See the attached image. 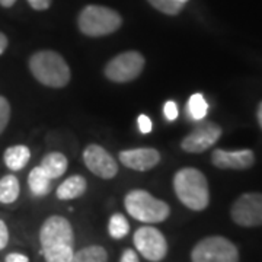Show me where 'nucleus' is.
I'll list each match as a JSON object with an SVG mask.
<instances>
[{
  "label": "nucleus",
  "instance_id": "20e7f679",
  "mask_svg": "<svg viewBox=\"0 0 262 262\" xmlns=\"http://www.w3.org/2000/svg\"><path fill=\"white\" fill-rule=\"evenodd\" d=\"M124 206L133 219L144 223H160L165 222L170 214V208L166 203L143 189L130 191L125 195Z\"/></svg>",
  "mask_w": 262,
  "mask_h": 262
},
{
  "label": "nucleus",
  "instance_id": "1a4fd4ad",
  "mask_svg": "<svg viewBox=\"0 0 262 262\" xmlns=\"http://www.w3.org/2000/svg\"><path fill=\"white\" fill-rule=\"evenodd\" d=\"M134 245L147 261H162L168 252L166 239L151 226H143L134 233Z\"/></svg>",
  "mask_w": 262,
  "mask_h": 262
},
{
  "label": "nucleus",
  "instance_id": "ddd939ff",
  "mask_svg": "<svg viewBox=\"0 0 262 262\" xmlns=\"http://www.w3.org/2000/svg\"><path fill=\"white\" fill-rule=\"evenodd\" d=\"M120 162L124 166L139 170V172H146L153 169L160 162V155L156 149H131L124 150L120 153Z\"/></svg>",
  "mask_w": 262,
  "mask_h": 262
},
{
  "label": "nucleus",
  "instance_id": "9b49d317",
  "mask_svg": "<svg viewBox=\"0 0 262 262\" xmlns=\"http://www.w3.org/2000/svg\"><path fill=\"white\" fill-rule=\"evenodd\" d=\"M83 160L88 169L99 178L113 179L118 172V165L115 159L98 144H91L84 149Z\"/></svg>",
  "mask_w": 262,
  "mask_h": 262
},
{
  "label": "nucleus",
  "instance_id": "a878e982",
  "mask_svg": "<svg viewBox=\"0 0 262 262\" xmlns=\"http://www.w3.org/2000/svg\"><path fill=\"white\" fill-rule=\"evenodd\" d=\"M137 124H139V128L143 134H147L151 131V121L147 115H139L137 118Z\"/></svg>",
  "mask_w": 262,
  "mask_h": 262
},
{
  "label": "nucleus",
  "instance_id": "b1692460",
  "mask_svg": "<svg viewBox=\"0 0 262 262\" xmlns=\"http://www.w3.org/2000/svg\"><path fill=\"white\" fill-rule=\"evenodd\" d=\"M163 113H165V117L168 118L169 121L177 120L178 118V105L173 102V101H169V102L165 103Z\"/></svg>",
  "mask_w": 262,
  "mask_h": 262
},
{
  "label": "nucleus",
  "instance_id": "7c9ffc66",
  "mask_svg": "<svg viewBox=\"0 0 262 262\" xmlns=\"http://www.w3.org/2000/svg\"><path fill=\"white\" fill-rule=\"evenodd\" d=\"M15 2H16V0H0V5H2L3 8H10V6L15 5Z\"/></svg>",
  "mask_w": 262,
  "mask_h": 262
},
{
  "label": "nucleus",
  "instance_id": "cd10ccee",
  "mask_svg": "<svg viewBox=\"0 0 262 262\" xmlns=\"http://www.w3.org/2000/svg\"><path fill=\"white\" fill-rule=\"evenodd\" d=\"M139 261V256H137V253L134 252V251H131V249H127V251H124L121 256V262H137Z\"/></svg>",
  "mask_w": 262,
  "mask_h": 262
},
{
  "label": "nucleus",
  "instance_id": "39448f33",
  "mask_svg": "<svg viewBox=\"0 0 262 262\" xmlns=\"http://www.w3.org/2000/svg\"><path fill=\"white\" fill-rule=\"evenodd\" d=\"M122 19L115 10L91 5L86 6L79 15V29L88 37L110 35L121 27Z\"/></svg>",
  "mask_w": 262,
  "mask_h": 262
},
{
  "label": "nucleus",
  "instance_id": "f03ea898",
  "mask_svg": "<svg viewBox=\"0 0 262 262\" xmlns=\"http://www.w3.org/2000/svg\"><path fill=\"white\" fill-rule=\"evenodd\" d=\"M173 188L179 201L189 210L201 211L210 203L208 182L203 172L195 168H184L175 173Z\"/></svg>",
  "mask_w": 262,
  "mask_h": 262
},
{
  "label": "nucleus",
  "instance_id": "9d476101",
  "mask_svg": "<svg viewBox=\"0 0 262 262\" xmlns=\"http://www.w3.org/2000/svg\"><path fill=\"white\" fill-rule=\"evenodd\" d=\"M222 127L211 121H203L188 134L181 143V147L188 153H203L213 147L222 136Z\"/></svg>",
  "mask_w": 262,
  "mask_h": 262
},
{
  "label": "nucleus",
  "instance_id": "a211bd4d",
  "mask_svg": "<svg viewBox=\"0 0 262 262\" xmlns=\"http://www.w3.org/2000/svg\"><path fill=\"white\" fill-rule=\"evenodd\" d=\"M19 181L15 175H6L0 179V203L10 204L19 196Z\"/></svg>",
  "mask_w": 262,
  "mask_h": 262
},
{
  "label": "nucleus",
  "instance_id": "423d86ee",
  "mask_svg": "<svg viewBox=\"0 0 262 262\" xmlns=\"http://www.w3.org/2000/svg\"><path fill=\"white\" fill-rule=\"evenodd\" d=\"M194 262H236L239 252L236 245L222 236H210L200 241L191 252Z\"/></svg>",
  "mask_w": 262,
  "mask_h": 262
},
{
  "label": "nucleus",
  "instance_id": "f3484780",
  "mask_svg": "<svg viewBox=\"0 0 262 262\" xmlns=\"http://www.w3.org/2000/svg\"><path fill=\"white\" fill-rule=\"evenodd\" d=\"M39 166L42 168V170H44L51 179L60 178L66 170H67V159H66L64 155H61V153H58V151H54V153L47 155V156L42 159Z\"/></svg>",
  "mask_w": 262,
  "mask_h": 262
},
{
  "label": "nucleus",
  "instance_id": "4be33fe9",
  "mask_svg": "<svg viewBox=\"0 0 262 262\" xmlns=\"http://www.w3.org/2000/svg\"><path fill=\"white\" fill-rule=\"evenodd\" d=\"M149 3L153 8L166 15H178L185 5L179 0H149Z\"/></svg>",
  "mask_w": 262,
  "mask_h": 262
},
{
  "label": "nucleus",
  "instance_id": "393cba45",
  "mask_svg": "<svg viewBox=\"0 0 262 262\" xmlns=\"http://www.w3.org/2000/svg\"><path fill=\"white\" fill-rule=\"evenodd\" d=\"M9 242V232H8V226L5 225L3 220H0V251L6 248V245Z\"/></svg>",
  "mask_w": 262,
  "mask_h": 262
},
{
  "label": "nucleus",
  "instance_id": "0eeeda50",
  "mask_svg": "<svg viewBox=\"0 0 262 262\" xmlns=\"http://www.w3.org/2000/svg\"><path fill=\"white\" fill-rule=\"evenodd\" d=\"M144 67V57L139 51H125L114 57L105 67V76L118 83H125L137 79Z\"/></svg>",
  "mask_w": 262,
  "mask_h": 262
},
{
  "label": "nucleus",
  "instance_id": "c756f323",
  "mask_svg": "<svg viewBox=\"0 0 262 262\" xmlns=\"http://www.w3.org/2000/svg\"><path fill=\"white\" fill-rule=\"evenodd\" d=\"M6 47H8V38H6L5 34H2V32H0V56L5 53Z\"/></svg>",
  "mask_w": 262,
  "mask_h": 262
},
{
  "label": "nucleus",
  "instance_id": "bb28decb",
  "mask_svg": "<svg viewBox=\"0 0 262 262\" xmlns=\"http://www.w3.org/2000/svg\"><path fill=\"white\" fill-rule=\"evenodd\" d=\"M28 3L31 5V8L35 10H46L50 8L51 0H28Z\"/></svg>",
  "mask_w": 262,
  "mask_h": 262
},
{
  "label": "nucleus",
  "instance_id": "5701e85b",
  "mask_svg": "<svg viewBox=\"0 0 262 262\" xmlns=\"http://www.w3.org/2000/svg\"><path fill=\"white\" fill-rule=\"evenodd\" d=\"M10 118V105L6 98L0 96V134L5 131Z\"/></svg>",
  "mask_w": 262,
  "mask_h": 262
},
{
  "label": "nucleus",
  "instance_id": "2eb2a0df",
  "mask_svg": "<svg viewBox=\"0 0 262 262\" xmlns=\"http://www.w3.org/2000/svg\"><path fill=\"white\" fill-rule=\"evenodd\" d=\"M28 184L32 195L35 196H46L51 191V178L41 166H37L29 172Z\"/></svg>",
  "mask_w": 262,
  "mask_h": 262
},
{
  "label": "nucleus",
  "instance_id": "2f4dec72",
  "mask_svg": "<svg viewBox=\"0 0 262 262\" xmlns=\"http://www.w3.org/2000/svg\"><path fill=\"white\" fill-rule=\"evenodd\" d=\"M258 122H259L262 128V102L259 103V108H258Z\"/></svg>",
  "mask_w": 262,
  "mask_h": 262
},
{
  "label": "nucleus",
  "instance_id": "aec40b11",
  "mask_svg": "<svg viewBox=\"0 0 262 262\" xmlns=\"http://www.w3.org/2000/svg\"><path fill=\"white\" fill-rule=\"evenodd\" d=\"M208 111V103L201 94H194L188 101V114L196 121L204 120Z\"/></svg>",
  "mask_w": 262,
  "mask_h": 262
},
{
  "label": "nucleus",
  "instance_id": "7ed1b4c3",
  "mask_svg": "<svg viewBox=\"0 0 262 262\" xmlns=\"http://www.w3.org/2000/svg\"><path fill=\"white\" fill-rule=\"evenodd\" d=\"M29 69L39 83L50 88H64L70 82V69L56 51H38L29 58Z\"/></svg>",
  "mask_w": 262,
  "mask_h": 262
},
{
  "label": "nucleus",
  "instance_id": "f8f14e48",
  "mask_svg": "<svg viewBox=\"0 0 262 262\" xmlns=\"http://www.w3.org/2000/svg\"><path fill=\"white\" fill-rule=\"evenodd\" d=\"M211 162L214 166L220 169L244 170V169L252 168L255 163V156L252 150L249 149L234 150V151L217 149L211 155Z\"/></svg>",
  "mask_w": 262,
  "mask_h": 262
},
{
  "label": "nucleus",
  "instance_id": "6e6552de",
  "mask_svg": "<svg viewBox=\"0 0 262 262\" xmlns=\"http://www.w3.org/2000/svg\"><path fill=\"white\" fill-rule=\"evenodd\" d=\"M232 219L236 225L255 227L262 225V194L248 192L241 195L232 206Z\"/></svg>",
  "mask_w": 262,
  "mask_h": 262
},
{
  "label": "nucleus",
  "instance_id": "412c9836",
  "mask_svg": "<svg viewBox=\"0 0 262 262\" xmlns=\"http://www.w3.org/2000/svg\"><path fill=\"white\" fill-rule=\"evenodd\" d=\"M110 234L114 239H121L130 232V225L122 214H114L110 220Z\"/></svg>",
  "mask_w": 262,
  "mask_h": 262
},
{
  "label": "nucleus",
  "instance_id": "f257e3e1",
  "mask_svg": "<svg viewBox=\"0 0 262 262\" xmlns=\"http://www.w3.org/2000/svg\"><path fill=\"white\" fill-rule=\"evenodd\" d=\"M42 253L48 262H72L75 236L69 220L61 215H51L39 232Z\"/></svg>",
  "mask_w": 262,
  "mask_h": 262
},
{
  "label": "nucleus",
  "instance_id": "dca6fc26",
  "mask_svg": "<svg viewBox=\"0 0 262 262\" xmlns=\"http://www.w3.org/2000/svg\"><path fill=\"white\" fill-rule=\"evenodd\" d=\"M29 158H31V151L27 146H12L9 149H6L5 156H3L6 166L13 172H18L25 168Z\"/></svg>",
  "mask_w": 262,
  "mask_h": 262
},
{
  "label": "nucleus",
  "instance_id": "6ab92c4d",
  "mask_svg": "<svg viewBox=\"0 0 262 262\" xmlns=\"http://www.w3.org/2000/svg\"><path fill=\"white\" fill-rule=\"evenodd\" d=\"M108 259V253L102 246H88L84 249H80L79 252L73 253L72 262H105Z\"/></svg>",
  "mask_w": 262,
  "mask_h": 262
},
{
  "label": "nucleus",
  "instance_id": "473e14b6",
  "mask_svg": "<svg viewBox=\"0 0 262 262\" xmlns=\"http://www.w3.org/2000/svg\"><path fill=\"white\" fill-rule=\"evenodd\" d=\"M179 2H182V3H187L188 0H179Z\"/></svg>",
  "mask_w": 262,
  "mask_h": 262
},
{
  "label": "nucleus",
  "instance_id": "4468645a",
  "mask_svg": "<svg viewBox=\"0 0 262 262\" xmlns=\"http://www.w3.org/2000/svg\"><path fill=\"white\" fill-rule=\"evenodd\" d=\"M86 191V179L82 175H73L67 178L57 188V198L60 200H75L82 196Z\"/></svg>",
  "mask_w": 262,
  "mask_h": 262
},
{
  "label": "nucleus",
  "instance_id": "c85d7f7f",
  "mask_svg": "<svg viewBox=\"0 0 262 262\" xmlns=\"http://www.w3.org/2000/svg\"><path fill=\"white\" fill-rule=\"evenodd\" d=\"M6 262H28V256L22 253H9L6 256Z\"/></svg>",
  "mask_w": 262,
  "mask_h": 262
}]
</instances>
